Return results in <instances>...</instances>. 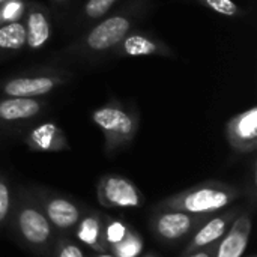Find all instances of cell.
<instances>
[{"label": "cell", "instance_id": "8", "mask_svg": "<svg viewBox=\"0 0 257 257\" xmlns=\"http://www.w3.org/2000/svg\"><path fill=\"white\" fill-rule=\"evenodd\" d=\"M96 197L105 209H134L146 202L142 190L128 178L108 173L99 178L96 184Z\"/></svg>", "mask_w": 257, "mask_h": 257}, {"label": "cell", "instance_id": "11", "mask_svg": "<svg viewBox=\"0 0 257 257\" xmlns=\"http://www.w3.org/2000/svg\"><path fill=\"white\" fill-rule=\"evenodd\" d=\"M113 51L117 56H125V57H145V56L173 57L175 56L173 50L161 38L142 30L130 32Z\"/></svg>", "mask_w": 257, "mask_h": 257}, {"label": "cell", "instance_id": "18", "mask_svg": "<svg viewBox=\"0 0 257 257\" xmlns=\"http://www.w3.org/2000/svg\"><path fill=\"white\" fill-rule=\"evenodd\" d=\"M143 250H145V241L142 235L134 227H131V230L125 235V238L120 242L108 247L107 251L113 257H142Z\"/></svg>", "mask_w": 257, "mask_h": 257}, {"label": "cell", "instance_id": "24", "mask_svg": "<svg viewBox=\"0 0 257 257\" xmlns=\"http://www.w3.org/2000/svg\"><path fill=\"white\" fill-rule=\"evenodd\" d=\"M117 0H87L83 9V15L87 21L104 18Z\"/></svg>", "mask_w": 257, "mask_h": 257}, {"label": "cell", "instance_id": "19", "mask_svg": "<svg viewBox=\"0 0 257 257\" xmlns=\"http://www.w3.org/2000/svg\"><path fill=\"white\" fill-rule=\"evenodd\" d=\"M131 224H128L126 221L120 220V218H113L107 214H104V241L108 247L120 242L125 235L131 230Z\"/></svg>", "mask_w": 257, "mask_h": 257}, {"label": "cell", "instance_id": "3", "mask_svg": "<svg viewBox=\"0 0 257 257\" xmlns=\"http://www.w3.org/2000/svg\"><path fill=\"white\" fill-rule=\"evenodd\" d=\"M242 196L238 185L223 181H205L157 203L155 209H178L191 214H217L233 205Z\"/></svg>", "mask_w": 257, "mask_h": 257}, {"label": "cell", "instance_id": "26", "mask_svg": "<svg viewBox=\"0 0 257 257\" xmlns=\"http://www.w3.org/2000/svg\"><path fill=\"white\" fill-rule=\"evenodd\" d=\"M89 257H113L108 251H105V253H93L92 256H89Z\"/></svg>", "mask_w": 257, "mask_h": 257}, {"label": "cell", "instance_id": "23", "mask_svg": "<svg viewBox=\"0 0 257 257\" xmlns=\"http://www.w3.org/2000/svg\"><path fill=\"white\" fill-rule=\"evenodd\" d=\"M199 2L208 9L227 18H236L245 14L244 9H241L233 0H199Z\"/></svg>", "mask_w": 257, "mask_h": 257}, {"label": "cell", "instance_id": "27", "mask_svg": "<svg viewBox=\"0 0 257 257\" xmlns=\"http://www.w3.org/2000/svg\"><path fill=\"white\" fill-rule=\"evenodd\" d=\"M142 257H163V256H158V254H155V253H148V254H145V256Z\"/></svg>", "mask_w": 257, "mask_h": 257}, {"label": "cell", "instance_id": "28", "mask_svg": "<svg viewBox=\"0 0 257 257\" xmlns=\"http://www.w3.org/2000/svg\"><path fill=\"white\" fill-rule=\"evenodd\" d=\"M54 2H57V3H65L66 0H54Z\"/></svg>", "mask_w": 257, "mask_h": 257}, {"label": "cell", "instance_id": "6", "mask_svg": "<svg viewBox=\"0 0 257 257\" xmlns=\"http://www.w3.org/2000/svg\"><path fill=\"white\" fill-rule=\"evenodd\" d=\"M69 80V72L59 68H41L30 71L29 74L15 75L2 83L0 90L5 96H26L41 98L57 87L63 86Z\"/></svg>", "mask_w": 257, "mask_h": 257}, {"label": "cell", "instance_id": "10", "mask_svg": "<svg viewBox=\"0 0 257 257\" xmlns=\"http://www.w3.org/2000/svg\"><path fill=\"white\" fill-rule=\"evenodd\" d=\"M226 139L236 154H253L257 149V107L253 105L226 123Z\"/></svg>", "mask_w": 257, "mask_h": 257}, {"label": "cell", "instance_id": "7", "mask_svg": "<svg viewBox=\"0 0 257 257\" xmlns=\"http://www.w3.org/2000/svg\"><path fill=\"white\" fill-rule=\"evenodd\" d=\"M209 217L206 214H191L178 209H155L149 226L158 241L176 244L190 239Z\"/></svg>", "mask_w": 257, "mask_h": 257}, {"label": "cell", "instance_id": "25", "mask_svg": "<svg viewBox=\"0 0 257 257\" xmlns=\"http://www.w3.org/2000/svg\"><path fill=\"white\" fill-rule=\"evenodd\" d=\"M217 245H218V242L211 244V245H208V247H205V248H200V250H197V251H193V253H190V254H184L182 257H215Z\"/></svg>", "mask_w": 257, "mask_h": 257}, {"label": "cell", "instance_id": "14", "mask_svg": "<svg viewBox=\"0 0 257 257\" xmlns=\"http://www.w3.org/2000/svg\"><path fill=\"white\" fill-rule=\"evenodd\" d=\"M47 107L41 98L6 96L0 99V123L15 126L36 119Z\"/></svg>", "mask_w": 257, "mask_h": 257}, {"label": "cell", "instance_id": "5", "mask_svg": "<svg viewBox=\"0 0 257 257\" xmlns=\"http://www.w3.org/2000/svg\"><path fill=\"white\" fill-rule=\"evenodd\" d=\"M30 190L57 235L71 236L84 206L80 202L48 188L30 187Z\"/></svg>", "mask_w": 257, "mask_h": 257}, {"label": "cell", "instance_id": "9", "mask_svg": "<svg viewBox=\"0 0 257 257\" xmlns=\"http://www.w3.org/2000/svg\"><path fill=\"white\" fill-rule=\"evenodd\" d=\"M242 208L241 206H233V208H226L217 214H212L190 238L188 244L184 248V254H190L193 251H197L200 248H205L211 244L218 242L226 232L230 229L233 221L238 218L241 214Z\"/></svg>", "mask_w": 257, "mask_h": 257}, {"label": "cell", "instance_id": "20", "mask_svg": "<svg viewBox=\"0 0 257 257\" xmlns=\"http://www.w3.org/2000/svg\"><path fill=\"white\" fill-rule=\"evenodd\" d=\"M14 193L9 178L0 172V229L6 227L14 206Z\"/></svg>", "mask_w": 257, "mask_h": 257}, {"label": "cell", "instance_id": "2", "mask_svg": "<svg viewBox=\"0 0 257 257\" xmlns=\"http://www.w3.org/2000/svg\"><path fill=\"white\" fill-rule=\"evenodd\" d=\"M8 227L18 242L35 256H51L57 232L47 220L30 187L15 188Z\"/></svg>", "mask_w": 257, "mask_h": 257}, {"label": "cell", "instance_id": "13", "mask_svg": "<svg viewBox=\"0 0 257 257\" xmlns=\"http://www.w3.org/2000/svg\"><path fill=\"white\" fill-rule=\"evenodd\" d=\"M32 152H65L71 149L65 131L54 122H41L30 128L23 139Z\"/></svg>", "mask_w": 257, "mask_h": 257}, {"label": "cell", "instance_id": "22", "mask_svg": "<svg viewBox=\"0 0 257 257\" xmlns=\"http://www.w3.org/2000/svg\"><path fill=\"white\" fill-rule=\"evenodd\" d=\"M27 11L26 0H6L0 5V26L6 23L21 21Z\"/></svg>", "mask_w": 257, "mask_h": 257}, {"label": "cell", "instance_id": "21", "mask_svg": "<svg viewBox=\"0 0 257 257\" xmlns=\"http://www.w3.org/2000/svg\"><path fill=\"white\" fill-rule=\"evenodd\" d=\"M50 257H87L78 242H75L71 236L57 235L53 251Z\"/></svg>", "mask_w": 257, "mask_h": 257}, {"label": "cell", "instance_id": "15", "mask_svg": "<svg viewBox=\"0 0 257 257\" xmlns=\"http://www.w3.org/2000/svg\"><path fill=\"white\" fill-rule=\"evenodd\" d=\"M71 236H74L78 244L84 245L93 253H105L107 245L104 241V214L92 208H84Z\"/></svg>", "mask_w": 257, "mask_h": 257}, {"label": "cell", "instance_id": "17", "mask_svg": "<svg viewBox=\"0 0 257 257\" xmlns=\"http://www.w3.org/2000/svg\"><path fill=\"white\" fill-rule=\"evenodd\" d=\"M26 47V27L23 21L0 26V59L20 53Z\"/></svg>", "mask_w": 257, "mask_h": 257}, {"label": "cell", "instance_id": "16", "mask_svg": "<svg viewBox=\"0 0 257 257\" xmlns=\"http://www.w3.org/2000/svg\"><path fill=\"white\" fill-rule=\"evenodd\" d=\"M23 23L26 27V47L33 51L44 48L51 38V20L48 9L38 2L27 3Z\"/></svg>", "mask_w": 257, "mask_h": 257}, {"label": "cell", "instance_id": "30", "mask_svg": "<svg viewBox=\"0 0 257 257\" xmlns=\"http://www.w3.org/2000/svg\"><path fill=\"white\" fill-rule=\"evenodd\" d=\"M248 257H256V256H248Z\"/></svg>", "mask_w": 257, "mask_h": 257}, {"label": "cell", "instance_id": "29", "mask_svg": "<svg viewBox=\"0 0 257 257\" xmlns=\"http://www.w3.org/2000/svg\"><path fill=\"white\" fill-rule=\"evenodd\" d=\"M5 2H6V0H0V5H2V3H5Z\"/></svg>", "mask_w": 257, "mask_h": 257}, {"label": "cell", "instance_id": "4", "mask_svg": "<svg viewBox=\"0 0 257 257\" xmlns=\"http://www.w3.org/2000/svg\"><path fill=\"white\" fill-rule=\"evenodd\" d=\"M92 122L104 136V151L107 155L128 148L140 128V114L137 107H128L117 99H110L90 114Z\"/></svg>", "mask_w": 257, "mask_h": 257}, {"label": "cell", "instance_id": "12", "mask_svg": "<svg viewBox=\"0 0 257 257\" xmlns=\"http://www.w3.org/2000/svg\"><path fill=\"white\" fill-rule=\"evenodd\" d=\"M254 206L242 209L226 235L218 241L215 257H242L250 241Z\"/></svg>", "mask_w": 257, "mask_h": 257}, {"label": "cell", "instance_id": "1", "mask_svg": "<svg viewBox=\"0 0 257 257\" xmlns=\"http://www.w3.org/2000/svg\"><path fill=\"white\" fill-rule=\"evenodd\" d=\"M149 0H130L125 8L102 18L96 26L87 30L80 39L63 48L59 56L77 59H96L113 51L117 44L134 30L143 17Z\"/></svg>", "mask_w": 257, "mask_h": 257}]
</instances>
